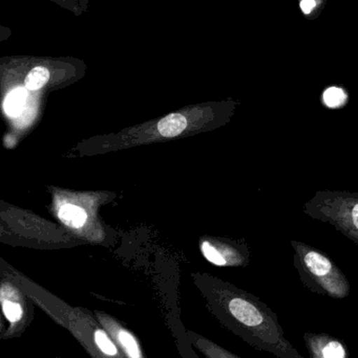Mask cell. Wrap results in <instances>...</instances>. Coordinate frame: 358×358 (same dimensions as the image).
Returning a JSON list of instances; mask_svg holds the SVG:
<instances>
[{"instance_id": "cell-1", "label": "cell", "mask_w": 358, "mask_h": 358, "mask_svg": "<svg viewBox=\"0 0 358 358\" xmlns=\"http://www.w3.org/2000/svg\"><path fill=\"white\" fill-rule=\"evenodd\" d=\"M206 298L219 323L256 350L277 358H304L285 338L277 313L254 294L219 282Z\"/></svg>"}, {"instance_id": "cell-17", "label": "cell", "mask_w": 358, "mask_h": 358, "mask_svg": "<svg viewBox=\"0 0 358 358\" xmlns=\"http://www.w3.org/2000/svg\"><path fill=\"white\" fill-rule=\"evenodd\" d=\"M55 358H61V357H55Z\"/></svg>"}, {"instance_id": "cell-15", "label": "cell", "mask_w": 358, "mask_h": 358, "mask_svg": "<svg viewBox=\"0 0 358 358\" xmlns=\"http://www.w3.org/2000/svg\"><path fill=\"white\" fill-rule=\"evenodd\" d=\"M322 3H323V0H301V10L306 16H310V15L315 14V10Z\"/></svg>"}, {"instance_id": "cell-11", "label": "cell", "mask_w": 358, "mask_h": 358, "mask_svg": "<svg viewBox=\"0 0 358 358\" xmlns=\"http://www.w3.org/2000/svg\"><path fill=\"white\" fill-rule=\"evenodd\" d=\"M322 100H323V104L328 108H340L348 102V94L344 88L330 86L323 92Z\"/></svg>"}, {"instance_id": "cell-5", "label": "cell", "mask_w": 358, "mask_h": 358, "mask_svg": "<svg viewBox=\"0 0 358 358\" xmlns=\"http://www.w3.org/2000/svg\"><path fill=\"white\" fill-rule=\"evenodd\" d=\"M2 320L0 338L2 341L20 338L34 320L33 309L27 304L20 290L11 283L2 282L0 287Z\"/></svg>"}, {"instance_id": "cell-9", "label": "cell", "mask_w": 358, "mask_h": 358, "mask_svg": "<svg viewBox=\"0 0 358 358\" xmlns=\"http://www.w3.org/2000/svg\"><path fill=\"white\" fill-rule=\"evenodd\" d=\"M187 127V120L180 113H172L158 123V130L164 138H174Z\"/></svg>"}, {"instance_id": "cell-2", "label": "cell", "mask_w": 358, "mask_h": 358, "mask_svg": "<svg viewBox=\"0 0 358 358\" xmlns=\"http://www.w3.org/2000/svg\"><path fill=\"white\" fill-rule=\"evenodd\" d=\"M290 244L294 250V267L307 289L336 300L349 296V280L326 252L296 240H291Z\"/></svg>"}, {"instance_id": "cell-14", "label": "cell", "mask_w": 358, "mask_h": 358, "mask_svg": "<svg viewBox=\"0 0 358 358\" xmlns=\"http://www.w3.org/2000/svg\"><path fill=\"white\" fill-rule=\"evenodd\" d=\"M202 252H203L205 258L207 259L209 262H212V264L216 265V266H227L225 259L221 256L216 246L212 245L209 242L204 241L203 243H202Z\"/></svg>"}, {"instance_id": "cell-6", "label": "cell", "mask_w": 358, "mask_h": 358, "mask_svg": "<svg viewBox=\"0 0 358 358\" xmlns=\"http://www.w3.org/2000/svg\"><path fill=\"white\" fill-rule=\"evenodd\" d=\"M94 315L107 334L113 338L126 358H147L140 341L134 332L130 331L119 320L109 313L95 310Z\"/></svg>"}, {"instance_id": "cell-10", "label": "cell", "mask_w": 358, "mask_h": 358, "mask_svg": "<svg viewBox=\"0 0 358 358\" xmlns=\"http://www.w3.org/2000/svg\"><path fill=\"white\" fill-rule=\"evenodd\" d=\"M59 217L65 224L73 227H81L86 221L85 210L73 204H65L59 210Z\"/></svg>"}, {"instance_id": "cell-13", "label": "cell", "mask_w": 358, "mask_h": 358, "mask_svg": "<svg viewBox=\"0 0 358 358\" xmlns=\"http://www.w3.org/2000/svg\"><path fill=\"white\" fill-rule=\"evenodd\" d=\"M50 79V71L43 66H37L32 69L25 77V87L29 90H38L43 87Z\"/></svg>"}, {"instance_id": "cell-7", "label": "cell", "mask_w": 358, "mask_h": 358, "mask_svg": "<svg viewBox=\"0 0 358 358\" xmlns=\"http://www.w3.org/2000/svg\"><path fill=\"white\" fill-rule=\"evenodd\" d=\"M305 344L310 358H350L342 340L326 334H304Z\"/></svg>"}, {"instance_id": "cell-4", "label": "cell", "mask_w": 358, "mask_h": 358, "mask_svg": "<svg viewBox=\"0 0 358 358\" xmlns=\"http://www.w3.org/2000/svg\"><path fill=\"white\" fill-rule=\"evenodd\" d=\"M303 210L315 220L329 223L358 244V193L321 189L304 204Z\"/></svg>"}, {"instance_id": "cell-3", "label": "cell", "mask_w": 358, "mask_h": 358, "mask_svg": "<svg viewBox=\"0 0 358 358\" xmlns=\"http://www.w3.org/2000/svg\"><path fill=\"white\" fill-rule=\"evenodd\" d=\"M50 319L67 329L92 358H126L94 313L69 306L56 307Z\"/></svg>"}, {"instance_id": "cell-8", "label": "cell", "mask_w": 358, "mask_h": 358, "mask_svg": "<svg viewBox=\"0 0 358 358\" xmlns=\"http://www.w3.org/2000/svg\"><path fill=\"white\" fill-rule=\"evenodd\" d=\"M185 338H187L191 346L197 349L205 358H242L233 355L230 351L208 340L201 334H195L191 330H185Z\"/></svg>"}, {"instance_id": "cell-16", "label": "cell", "mask_w": 358, "mask_h": 358, "mask_svg": "<svg viewBox=\"0 0 358 358\" xmlns=\"http://www.w3.org/2000/svg\"><path fill=\"white\" fill-rule=\"evenodd\" d=\"M179 349H180V355L182 358H200L193 350L195 348L191 346L186 338H185V342L179 343Z\"/></svg>"}, {"instance_id": "cell-12", "label": "cell", "mask_w": 358, "mask_h": 358, "mask_svg": "<svg viewBox=\"0 0 358 358\" xmlns=\"http://www.w3.org/2000/svg\"><path fill=\"white\" fill-rule=\"evenodd\" d=\"M27 101V92L22 88L13 90L4 101V110L8 115L15 117L22 111Z\"/></svg>"}]
</instances>
